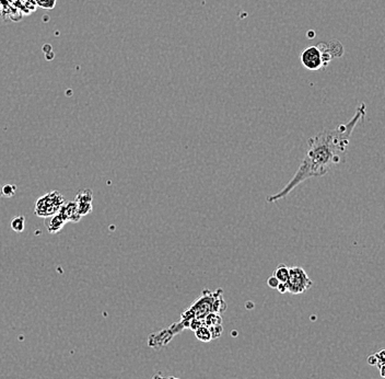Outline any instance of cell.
Instances as JSON below:
<instances>
[{
  "label": "cell",
  "mask_w": 385,
  "mask_h": 379,
  "mask_svg": "<svg viewBox=\"0 0 385 379\" xmlns=\"http://www.w3.org/2000/svg\"><path fill=\"white\" fill-rule=\"evenodd\" d=\"M365 116V104L361 103L353 116L347 123L341 124L331 131H323L307 140V151L297 172L285 187L266 199L268 203H275L285 199L293 189L312 177L323 176L339 164L342 156L348 150L350 137L354 128Z\"/></svg>",
  "instance_id": "obj_1"
},
{
  "label": "cell",
  "mask_w": 385,
  "mask_h": 379,
  "mask_svg": "<svg viewBox=\"0 0 385 379\" xmlns=\"http://www.w3.org/2000/svg\"><path fill=\"white\" fill-rule=\"evenodd\" d=\"M65 204L64 195L59 191H52L41 197L35 203V215L44 218L56 215Z\"/></svg>",
  "instance_id": "obj_2"
},
{
  "label": "cell",
  "mask_w": 385,
  "mask_h": 379,
  "mask_svg": "<svg viewBox=\"0 0 385 379\" xmlns=\"http://www.w3.org/2000/svg\"><path fill=\"white\" fill-rule=\"evenodd\" d=\"M286 284L288 293L292 295H300L309 291L313 285V282L301 266H293V268H290L289 280Z\"/></svg>",
  "instance_id": "obj_3"
},
{
  "label": "cell",
  "mask_w": 385,
  "mask_h": 379,
  "mask_svg": "<svg viewBox=\"0 0 385 379\" xmlns=\"http://www.w3.org/2000/svg\"><path fill=\"white\" fill-rule=\"evenodd\" d=\"M330 61L329 53L323 52L317 46H310L301 54V62L309 70H318L326 66Z\"/></svg>",
  "instance_id": "obj_4"
},
{
  "label": "cell",
  "mask_w": 385,
  "mask_h": 379,
  "mask_svg": "<svg viewBox=\"0 0 385 379\" xmlns=\"http://www.w3.org/2000/svg\"><path fill=\"white\" fill-rule=\"evenodd\" d=\"M92 191L91 189H84L76 197L75 202L78 206V211L81 216L90 214L92 212Z\"/></svg>",
  "instance_id": "obj_5"
},
{
  "label": "cell",
  "mask_w": 385,
  "mask_h": 379,
  "mask_svg": "<svg viewBox=\"0 0 385 379\" xmlns=\"http://www.w3.org/2000/svg\"><path fill=\"white\" fill-rule=\"evenodd\" d=\"M57 214L61 216L65 222H72V223H78L81 219V215L78 211V206H77V203L75 202H69L64 204L62 206V209L59 210Z\"/></svg>",
  "instance_id": "obj_6"
},
{
  "label": "cell",
  "mask_w": 385,
  "mask_h": 379,
  "mask_svg": "<svg viewBox=\"0 0 385 379\" xmlns=\"http://www.w3.org/2000/svg\"><path fill=\"white\" fill-rule=\"evenodd\" d=\"M65 224H66V222L58 214H56L52 216L49 219V222H47V230H49L50 234H57L64 228Z\"/></svg>",
  "instance_id": "obj_7"
},
{
  "label": "cell",
  "mask_w": 385,
  "mask_h": 379,
  "mask_svg": "<svg viewBox=\"0 0 385 379\" xmlns=\"http://www.w3.org/2000/svg\"><path fill=\"white\" fill-rule=\"evenodd\" d=\"M289 274H290V268L286 264H279L277 266V269L275 270V273L272 275H275L277 277V280L280 283H287L289 280Z\"/></svg>",
  "instance_id": "obj_8"
},
{
  "label": "cell",
  "mask_w": 385,
  "mask_h": 379,
  "mask_svg": "<svg viewBox=\"0 0 385 379\" xmlns=\"http://www.w3.org/2000/svg\"><path fill=\"white\" fill-rule=\"evenodd\" d=\"M195 334H196V337L201 341V342H210L212 339V334H211V331L208 327H206L205 324L201 325V327H199L196 331H195Z\"/></svg>",
  "instance_id": "obj_9"
},
{
  "label": "cell",
  "mask_w": 385,
  "mask_h": 379,
  "mask_svg": "<svg viewBox=\"0 0 385 379\" xmlns=\"http://www.w3.org/2000/svg\"><path fill=\"white\" fill-rule=\"evenodd\" d=\"M221 322H222L221 317L219 316L217 312H212L206 316L204 324L206 327L211 328V327H217V325H221Z\"/></svg>",
  "instance_id": "obj_10"
},
{
  "label": "cell",
  "mask_w": 385,
  "mask_h": 379,
  "mask_svg": "<svg viewBox=\"0 0 385 379\" xmlns=\"http://www.w3.org/2000/svg\"><path fill=\"white\" fill-rule=\"evenodd\" d=\"M26 227V218L23 216L16 217L13 222H11V228H13L16 233H22Z\"/></svg>",
  "instance_id": "obj_11"
},
{
  "label": "cell",
  "mask_w": 385,
  "mask_h": 379,
  "mask_svg": "<svg viewBox=\"0 0 385 379\" xmlns=\"http://www.w3.org/2000/svg\"><path fill=\"white\" fill-rule=\"evenodd\" d=\"M38 4L45 9H53L55 7L56 0H38Z\"/></svg>",
  "instance_id": "obj_12"
},
{
  "label": "cell",
  "mask_w": 385,
  "mask_h": 379,
  "mask_svg": "<svg viewBox=\"0 0 385 379\" xmlns=\"http://www.w3.org/2000/svg\"><path fill=\"white\" fill-rule=\"evenodd\" d=\"M280 282L277 280V277L275 275H271L268 280H267V285L270 287V288H275L277 289L278 285H279Z\"/></svg>",
  "instance_id": "obj_13"
},
{
  "label": "cell",
  "mask_w": 385,
  "mask_h": 379,
  "mask_svg": "<svg viewBox=\"0 0 385 379\" xmlns=\"http://www.w3.org/2000/svg\"><path fill=\"white\" fill-rule=\"evenodd\" d=\"M368 363L371 366H377L378 364H380V363H378V359H377L375 354L374 355H370V356L368 357Z\"/></svg>",
  "instance_id": "obj_14"
},
{
  "label": "cell",
  "mask_w": 385,
  "mask_h": 379,
  "mask_svg": "<svg viewBox=\"0 0 385 379\" xmlns=\"http://www.w3.org/2000/svg\"><path fill=\"white\" fill-rule=\"evenodd\" d=\"M277 289H278V292H279L282 295L288 293V287H287V284L286 283H280L279 285H278Z\"/></svg>",
  "instance_id": "obj_15"
},
{
  "label": "cell",
  "mask_w": 385,
  "mask_h": 379,
  "mask_svg": "<svg viewBox=\"0 0 385 379\" xmlns=\"http://www.w3.org/2000/svg\"><path fill=\"white\" fill-rule=\"evenodd\" d=\"M375 355L378 359V363H385V350H381L380 352H377Z\"/></svg>",
  "instance_id": "obj_16"
},
{
  "label": "cell",
  "mask_w": 385,
  "mask_h": 379,
  "mask_svg": "<svg viewBox=\"0 0 385 379\" xmlns=\"http://www.w3.org/2000/svg\"><path fill=\"white\" fill-rule=\"evenodd\" d=\"M378 369H380V375L382 378L385 379V363H380L377 365Z\"/></svg>",
  "instance_id": "obj_17"
}]
</instances>
